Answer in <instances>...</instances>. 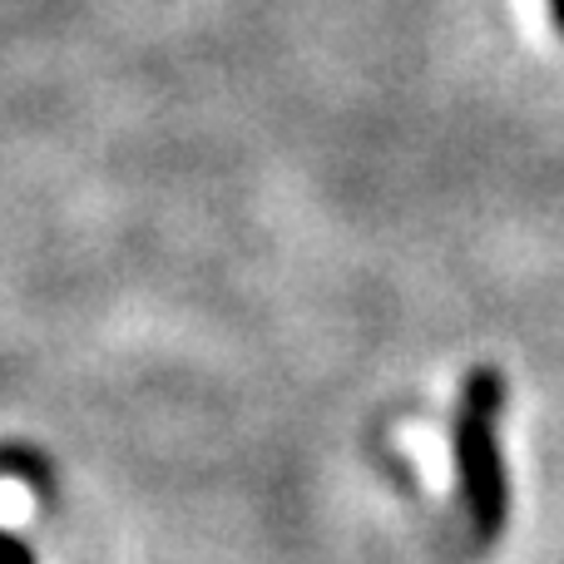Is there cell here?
<instances>
[{
    "mask_svg": "<svg viewBox=\"0 0 564 564\" xmlns=\"http://www.w3.org/2000/svg\"><path fill=\"white\" fill-rule=\"evenodd\" d=\"M506 377L496 367L466 371L451 421V460H456L460 510L480 545L506 535L510 525V466L500 451V411H506Z\"/></svg>",
    "mask_w": 564,
    "mask_h": 564,
    "instance_id": "6da1fadb",
    "label": "cell"
},
{
    "mask_svg": "<svg viewBox=\"0 0 564 564\" xmlns=\"http://www.w3.org/2000/svg\"><path fill=\"white\" fill-rule=\"evenodd\" d=\"M0 564H35V555H30V545H20L15 535L0 530Z\"/></svg>",
    "mask_w": 564,
    "mask_h": 564,
    "instance_id": "7a4b0ae2",
    "label": "cell"
},
{
    "mask_svg": "<svg viewBox=\"0 0 564 564\" xmlns=\"http://www.w3.org/2000/svg\"><path fill=\"white\" fill-rule=\"evenodd\" d=\"M545 10H550V25L564 35V0H545Z\"/></svg>",
    "mask_w": 564,
    "mask_h": 564,
    "instance_id": "3957f363",
    "label": "cell"
}]
</instances>
